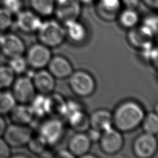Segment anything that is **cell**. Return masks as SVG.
Returning <instances> with one entry per match:
<instances>
[{
	"mask_svg": "<svg viewBox=\"0 0 158 158\" xmlns=\"http://www.w3.org/2000/svg\"><path fill=\"white\" fill-rule=\"evenodd\" d=\"M144 117L142 107L133 101L120 104L112 114L113 124L120 131L127 132L135 129Z\"/></svg>",
	"mask_w": 158,
	"mask_h": 158,
	"instance_id": "6da1fadb",
	"label": "cell"
},
{
	"mask_svg": "<svg viewBox=\"0 0 158 158\" xmlns=\"http://www.w3.org/2000/svg\"><path fill=\"white\" fill-rule=\"evenodd\" d=\"M30 103V106L33 112L34 116L41 117L46 115V96L44 94H40L35 95Z\"/></svg>",
	"mask_w": 158,
	"mask_h": 158,
	"instance_id": "83f0119b",
	"label": "cell"
},
{
	"mask_svg": "<svg viewBox=\"0 0 158 158\" xmlns=\"http://www.w3.org/2000/svg\"><path fill=\"white\" fill-rule=\"evenodd\" d=\"M27 144L29 150L31 152L39 156L46 149L48 145L45 140L39 134L35 136L32 135Z\"/></svg>",
	"mask_w": 158,
	"mask_h": 158,
	"instance_id": "f1b7e54d",
	"label": "cell"
},
{
	"mask_svg": "<svg viewBox=\"0 0 158 158\" xmlns=\"http://www.w3.org/2000/svg\"><path fill=\"white\" fill-rule=\"evenodd\" d=\"M51 58L49 47L40 43L31 46L27 54L28 65L36 69H41L47 66Z\"/></svg>",
	"mask_w": 158,
	"mask_h": 158,
	"instance_id": "30bf717a",
	"label": "cell"
},
{
	"mask_svg": "<svg viewBox=\"0 0 158 158\" xmlns=\"http://www.w3.org/2000/svg\"><path fill=\"white\" fill-rule=\"evenodd\" d=\"M121 7L120 0H99L97 11L103 19L112 20L116 18Z\"/></svg>",
	"mask_w": 158,
	"mask_h": 158,
	"instance_id": "d6986e66",
	"label": "cell"
},
{
	"mask_svg": "<svg viewBox=\"0 0 158 158\" xmlns=\"http://www.w3.org/2000/svg\"><path fill=\"white\" fill-rule=\"evenodd\" d=\"M17 14L16 24L21 31L25 33L38 31L42 21L36 13L30 10H20Z\"/></svg>",
	"mask_w": 158,
	"mask_h": 158,
	"instance_id": "5bb4252c",
	"label": "cell"
},
{
	"mask_svg": "<svg viewBox=\"0 0 158 158\" xmlns=\"http://www.w3.org/2000/svg\"><path fill=\"white\" fill-rule=\"evenodd\" d=\"M157 148L155 135L143 133L138 136L133 144V151L139 158H149L154 156Z\"/></svg>",
	"mask_w": 158,
	"mask_h": 158,
	"instance_id": "ba28073f",
	"label": "cell"
},
{
	"mask_svg": "<svg viewBox=\"0 0 158 158\" xmlns=\"http://www.w3.org/2000/svg\"><path fill=\"white\" fill-rule=\"evenodd\" d=\"M10 146L0 136V158H8L10 156Z\"/></svg>",
	"mask_w": 158,
	"mask_h": 158,
	"instance_id": "836d02e7",
	"label": "cell"
},
{
	"mask_svg": "<svg viewBox=\"0 0 158 158\" xmlns=\"http://www.w3.org/2000/svg\"><path fill=\"white\" fill-rule=\"evenodd\" d=\"M64 25L65 27V35L73 42L81 43L86 39L87 36L86 29L77 20L68 22Z\"/></svg>",
	"mask_w": 158,
	"mask_h": 158,
	"instance_id": "7402d4cb",
	"label": "cell"
},
{
	"mask_svg": "<svg viewBox=\"0 0 158 158\" xmlns=\"http://www.w3.org/2000/svg\"><path fill=\"white\" fill-rule=\"evenodd\" d=\"M1 49H0V53H1Z\"/></svg>",
	"mask_w": 158,
	"mask_h": 158,
	"instance_id": "60d3db41",
	"label": "cell"
},
{
	"mask_svg": "<svg viewBox=\"0 0 158 158\" xmlns=\"http://www.w3.org/2000/svg\"><path fill=\"white\" fill-rule=\"evenodd\" d=\"M67 101L57 93H49L46 96V112L52 118H59L65 117Z\"/></svg>",
	"mask_w": 158,
	"mask_h": 158,
	"instance_id": "4fadbf2b",
	"label": "cell"
},
{
	"mask_svg": "<svg viewBox=\"0 0 158 158\" xmlns=\"http://www.w3.org/2000/svg\"><path fill=\"white\" fill-rule=\"evenodd\" d=\"M89 117L90 127L101 132L112 127V114L106 109H98L93 112Z\"/></svg>",
	"mask_w": 158,
	"mask_h": 158,
	"instance_id": "ac0fdd59",
	"label": "cell"
},
{
	"mask_svg": "<svg viewBox=\"0 0 158 158\" xmlns=\"http://www.w3.org/2000/svg\"><path fill=\"white\" fill-rule=\"evenodd\" d=\"M47 66L48 71L54 78H67L73 72L71 63L66 58L60 56L51 57Z\"/></svg>",
	"mask_w": 158,
	"mask_h": 158,
	"instance_id": "2e32d148",
	"label": "cell"
},
{
	"mask_svg": "<svg viewBox=\"0 0 158 158\" xmlns=\"http://www.w3.org/2000/svg\"><path fill=\"white\" fill-rule=\"evenodd\" d=\"M69 86L73 92L81 97L91 95L95 89V81L93 77L83 70L73 72L69 77Z\"/></svg>",
	"mask_w": 158,
	"mask_h": 158,
	"instance_id": "3957f363",
	"label": "cell"
},
{
	"mask_svg": "<svg viewBox=\"0 0 158 158\" xmlns=\"http://www.w3.org/2000/svg\"><path fill=\"white\" fill-rule=\"evenodd\" d=\"M15 104L16 100L12 93L0 90V115L9 113Z\"/></svg>",
	"mask_w": 158,
	"mask_h": 158,
	"instance_id": "d4e9b609",
	"label": "cell"
},
{
	"mask_svg": "<svg viewBox=\"0 0 158 158\" xmlns=\"http://www.w3.org/2000/svg\"><path fill=\"white\" fill-rule=\"evenodd\" d=\"M64 133V127L59 118H52L44 121L40 127L39 135L48 145L57 143Z\"/></svg>",
	"mask_w": 158,
	"mask_h": 158,
	"instance_id": "8992f818",
	"label": "cell"
},
{
	"mask_svg": "<svg viewBox=\"0 0 158 158\" xmlns=\"http://www.w3.org/2000/svg\"><path fill=\"white\" fill-rule=\"evenodd\" d=\"M32 81L35 89L43 94H48L52 93L55 87L54 76L48 70L43 69L35 73Z\"/></svg>",
	"mask_w": 158,
	"mask_h": 158,
	"instance_id": "e0dca14e",
	"label": "cell"
},
{
	"mask_svg": "<svg viewBox=\"0 0 158 158\" xmlns=\"http://www.w3.org/2000/svg\"><path fill=\"white\" fill-rule=\"evenodd\" d=\"M139 20L137 12L131 8L123 10L119 15V22L125 28H131L135 27Z\"/></svg>",
	"mask_w": 158,
	"mask_h": 158,
	"instance_id": "cb8c5ba5",
	"label": "cell"
},
{
	"mask_svg": "<svg viewBox=\"0 0 158 158\" xmlns=\"http://www.w3.org/2000/svg\"><path fill=\"white\" fill-rule=\"evenodd\" d=\"M54 12L56 17L64 24L77 20L81 12L79 0H57Z\"/></svg>",
	"mask_w": 158,
	"mask_h": 158,
	"instance_id": "52a82bcc",
	"label": "cell"
},
{
	"mask_svg": "<svg viewBox=\"0 0 158 158\" xmlns=\"http://www.w3.org/2000/svg\"><path fill=\"white\" fill-rule=\"evenodd\" d=\"M3 136L10 146L20 147L27 144L32 136V131L26 125L13 123L6 127Z\"/></svg>",
	"mask_w": 158,
	"mask_h": 158,
	"instance_id": "277c9868",
	"label": "cell"
},
{
	"mask_svg": "<svg viewBox=\"0 0 158 158\" xmlns=\"http://www.w3.org/2000/svg\"><path fill=\"white\" fill-rule=\"evenodd\" d=\"M91 145V141L85 132H76L70 138L69 151L74 157H81L88 152Z\"/></svg>",
	"mask_w": 158,
	"mask_h": 158,
	"instance_id": "9a60e30c",
	"label": "cell"
},
{
	"mask_svg": "<svg viewBox=\"0 0 158 158\" xmlns=\"http://www.w3.org/2000/svg\"><path fill=\"white\" fill-rule=\"evenodd\" d=\"M9 64L8 65L13 70L15 74H21L25 72L27 68L28 63L22 56L10 58Z\"/></svg>",
	"mask_w": 158,
	"mask_h": 158,
	"instance_id": "f546056e",
	"label": "cell"
},
{
	"mask_svg": "<svg viewBox=\"0 0 158 158\" xmlns=\"http://www.w3.org/2000/svg\"><path fill=\"white\" fill-rule=\"evenodd\" d=\"M99 140L101 149L109 155L118 152L123 144L121 131L112 127L102 131Z\"/></svg>",
	"mask_w": 158,
	"mask_h": 158,
	"instance_id": "5b68a950",
	"label": "cell"
},
{
	"mask_svg": "<svg viewBox=\"0 0 158 158\" xmlns=\"http://www.w3.org/2000/svg\"><path fill=\"white\" fill-rule=\"evenodd\" d=\"M143 2L149 7L153 9H157L158 0H143Z\"/></svg>",
	"mask_w": 158,
	"mask_h": 158,
	"instance_id": "8d00e7d4",
	"label": "cell"
},
{
	"mask_svg": "<svg viewBox=\"0 0 158 158\" xmlns=\"http://www.w3.org/2000/svg\"><path fill=\"white\" fill-rule=\"evenodd\" d=\"M65 117L70 127L76 132H85L90 128L89 117L82 109L68 114Z\"/></svg>",
	"mask_w": 158,
	"mask_h": 158,
	"instance_id": "44dd1931",
	"label": "cell"
},
{
	"mask_svg": "<svg viewBox=\"0 0 158 158\" xmlns=\"http://www.w3.org/2000/svg\"><path fill=\"white\" fill-rule=\"evenodd\" d=\"M79 1H81V2H85L86 4H88V3H90V2H93L94 0H79Z\"/></svg>",
	"mask_w": 158,
	"mask_h": 158,
	"instance_id": "ab89813d",
	"label": "cell"
},
{
	"mask_svg": "<svg viewBox=\"0 0 158 158\" xmlns=\"http://www.w3.org/2000/svg\"><path fill=\"white\" fill-rule=\"evenodd\" d=\"M6 123L2 115H0V136L3 135L6 128Z\"/></svg>",
	"mask_w": 158,
	"mask_h": 158,
	"instance_id": "74e56055",
	"label": "cell"
},
{
	"mask_svg": "<svg viewBox=\"0 0 158 158\" xmlns=\"http://www.w3.org/2000/svg\"><path fill=\"white\" fill-rule=\"evenodd\" d=\"M15 80V73L9 65L0 66V90L8 88Z\"/></svg>",
	"mask_w": 158,
	"mask_h": 158,
	"instance_id": "4316f807",
	"label": "cell"
},
{
	"mask_svg": "<svg viewBox=\"0 0 158 158\" xmlns=\"http://www.w3.org/2000/svg\"><path fill=\"white\" fill-rule=\"evenodd\" d=\"M141 123L144 132L154 135L157 133L158 117L156 112H150L144 115Z\"/></svg>",
	"mask_w": 158,
	"mask_h": 158,
	"instance_id": "484cf974",
	"label": "cell"
},
{
	"mask_svg": "<svg viewBox=\"0 0 158 158\" xmlns=\"http://www.w3.org/2000/svg\"><path fill=\"white\" fill-rule=\"evenodd\" d=\"M30 3L37 14L48 16L54 12L55 0H30Z\"/></svg>",
	"mask_w": 158,
	"mask_h": 158,
	"instance_id": "603a6c76",
	"label": "cell"
},
{
	"mask_svg": "<svg viewBox=\"0 0 158 158\" xmlns=\"http://www.w3.org/2000/svg\"><path fill=\"white\" fill-rule=\"evenodd\" d=\"M37 31L40 43L49 48L59 46L64 41L66 35L65 28L53 20L42 22Z\"/></svg>",
	"mask_w": 158,
	"mask_h": 158,
	"instance_id": "7a4b0ae2",
	"label": "cell"
},
{
	"mask_svg": "<svg viewBox=\"0 0 158 158\" xmlns=\"http://www.w3.org/2000/svg\"><path fill=\"white\" fill-rule=\"evenodd\" d=\"M88 130H89L88 134H87V135H88V137L89 138L90 140L91 141H92L99 140V139L100 138V136H101V132L100 131L93 129L92 128H91L90 129L89 128Z\"/></svg>",
	"mask_w": 158,
	"mask_h": 158,
	"instance_id": "e575fe53",
	"label": "cell"
},
{
	"mask_svg": "<svg viewBox=\"0 0 158 158\" xmlns=\"http://www.w3.org/2000/svg\"><path fill=\"white\" fill-rule=\"evenodd\" d=\"M12 94L16 101L22 104L31 102L36 95L35 88L29 77L22 76L15 80L13 83Z\"/></svg>",
	"mask_w": 158,
	"mask_h": 158,
	"instance_id": "9c48e42d",
	"label": "cell"
},
{
	"mask_svg": "<svg viewBox=\"0 0 158 158\" xmlns=\"http://www.w3.org/2000/svg\"><path fill=\"white\" fill-rule=\"evenodd\" d=\"M2 7L12 14H18L22 9V0H2Z\"/></svg>",
	"mask_w": 158,
	"mask_h": 158,
	"instance_id": "1f68e13d",
	"label": "cell"
},
{
	"mask_svg": "<svg viewBox=\"0 0 158 158\" xmlns=\"http://www.w3.org/2000/svg\"><path fill=\"white\" fill-rule=\"evenodd\" d=\"M9 113L12 122L20 125L30 123L35 117L30 105L27 104H15Z\"/></svg>",
	"mask_w": 158,
	"mask_h": 158,
	"instance_id": "ffe728a7",
	"label": "cell"
},
{
	"mask_svg": "<svg viewBox=\"0 0 158 158\" xmlns=\"http://www.w3.org/2000/svg\"><path fill=\"white\" fill-rule=\"evenodd\" d=\"M0 49L6 56L12 58L22 56L25 51V44L22 39L16 35H3L0 41Z\"/></svg>",
	"mask_w": 158,
	"mask_h": 158,
	"instance_id": "8fae6325",
	"label": "cell"
},
{
	"mask_svg": "<svg viewBox=\"0 0 158 158\" xmlns=\"http://www.w3.org/2000/svg\"><path fill=\"white\" fill-rule=\"evenodd\" d=\"M12 22V14L3 7H0V31L8 29Z\"/></svg>",
	"mask_w": 158,
	"mask_h": 158,
	"instance_id": "4dcf8cb0",
	"label": "cell"
},
{
	"mask_svg": "<svg viewBox=\"0 0 158 158\" xmlns=\"http://www.w3.org/2000/svg\"><path fill=\"white\" fill-rule=\"evenodd\" d=\"M154 34L146 27L142 25L130 28L128 33V41L133 46L140 49L152 44V40Z\"/></svg>",
	"mask_w": 158,
	"mask_h": 158,
	"instance_id": "7c38bea8",
	"label": "cell"
},
{
	"mask_svg": "<svg viewBox=\"0 0 158 158\" xmlns=\"http://www.w3.org/2000/svg\"><path fill=\"white\" fill-rule=\"evenodd\" d=\"M143 25L149 29L154 34L157 33V16H149L146 17L143 23Z\"/></svg>",
	"mask_w": 158,
	"mask_h": 158,
	"instance_id": "d6a6232c",
	"label": "cell"
},
{
	"mask_svg": "<svg viewBox=\"0 0 158 158\" xmlns=\"http://www.w3.org/2000/svg\"><path fill=\"white\" fill-rule=\"evenodd\" d=\"M40 157H52L54 156V155H52V152H49V151H47L46 149H45L40 155Z\"/></svg>",
	"mask_w": 158,
	"mask_h": 158,
	"instance_id": "f35d334b",
	"label": "cell"
},
{
	"mask_svg": "<svg viewBox=\"0 0 158 158\" xmlns=\"http://www.w3.org/2000/svg\"><path fill=\"white\" fill-rule=\"evenodd\" d=\"M56 157H62V158H72V157H74V156L72 154V153L69 151H66V150H60V151H59L57 153Z\"/></svg>",
	"mask_w": 158,
	"mask_h": 158,
	"instance_id": "d590c367",
	"label": "cell"
}]
</instances>
